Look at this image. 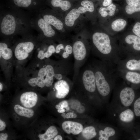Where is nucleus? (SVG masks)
<instances>
[{
  "instance_id": "40",
  "label": "nucleus",
  "mask_w": 140,
  "mask_h": 140,
  "mask_svg": "<svg viewBox=\"0 0 140 140\" xmlns=\"http://www.w3.org/2000/svg\"><path fill=\"white\" fill-rule=\"evenodd\" d=\"M112 0H103L102 2L103 7H106L112 3Z\"/></svg>"
},
{
  "instance_id": "19",
  "label": "nucleus",
  "mask_w": 140,
  "mask_h": 140,
  "mask_svg": "<svg viewBox=\"0 0 140 140\" xmlns=\"http://www.w3.org/2000/svg\"><path fill=\"white\" fill-rule=\"evenodd\" d=\"M121 6V14L128 19L135 13L140 12V2L130 5L123 4Z\"/></svg>"
},
{
  "instance_id": "15",
  "label": "nucleus",
  "mask_w": 140,
  "mask_h": 140,
  "mask_svg": "<svg viewBox=\"0 0 140 140\" xmlns=\"http://www.w3.org/2000/svg\"><path fill=\"white\" fill-rule=\"evenodd\" d=\"M135 97L134 91L131 87H125L120 92V97L121 103L125 107L129 106L132 104Z\"/></svg>"
},
{
  "instance_id": "2",
  "label": "nucleus",
  "mask_w": 140,
  "mask_h": 140,
  "mask_svg": "<svg viewBox=\"0 0 140 140\" xmlns=\"http://www.w3.org/2000/svg\"><path fill=\"white\" fill-rule=\"evenodd\" d=\"M91 40L94 54L100 60L116 67L121 59L116 37L110 35L103 28L102 31L92 34Z\"/></svg>"
},
{
  "instance_id": "41",
  "label": "nucleus",
  "mask_w": 140,
  "mask_h": 140,
  "mask_svg": "<svg viewBox=\"0 0 140 140\" xmlns=\"http://www.w3.org/2000/svg\"><path fill=\"white\" fill-rule=\"evenodd\" d=\"M65 76L63 74L61 73H58L55 74L54 75V77L58 80H60L62 79Z\"/></svg>"
},
{
  "instance_id": "47",
  "label": "nucleus",
  "mask_w": 140,
  "mask_h": 140,
  "mask_svg": "<svg viewBox=\"0 0 140 140\" xmlns=\"http://www.w3.org/2000/svg\"><path fill=\"white\" fill-rule=\"evenodd\" d=\"M62 57L64 59H66L68 57L69 55L64 52L62 54Z\"/></svg>"
},
{
  "instance_id": "13",
  "label": "nucleus",
  "mask_w": 140,
  "mask_h": 140,
  "mask_svg": "<svg viewBox=\"0 0 140 140\" xmlns=\"http://www.w3.org/2000/svg\"><path fill=\"white\" fill-rule=\"evenodd\" d=\"M116 70L118 76L128 82L134 84L140 83V74L138 73L124 69Z\"/></svg>"
},
{
  "instance_id": "4",
  "label": "nucleus",
  "mask_w": 140,
  "mask_h": 140,
  "mask_svg": "<svg viewBox=\"0 0 140 140\" xmlns=\"http://www.w3.org/2000/svg\"><path fill=\"white\" fill-rule=\"evenodd\" d=\"M118 45L121 59L134 57L140 52V37L128 29L115 36Z\"/></svg>"
},
{
  "instance_id": "49",
  "label": "nucleus",
  "mask_w": 140,
  "mask_h": 140,
  "mask_svg": "<svg viewBox=\"0 0 140 140\" xmlns=\"http://www.w3.org/2000/svg\"><path fill=\"white\" fill-rule=\"evenodd\" d=\"M66 111L65 110L64 108H60L57 109V111L60 113H63L65 112Z\"/></svg>"
},
{
  "instance_id": "10",
  "label": "nucleus",
  "mask_w": 140,
  "mask_h": 140,
  "mask_svg": "<svg viewBox=\"0 0 140 140\" xmlns=\"http://www.w3.org/2000/svg\"><path fill=\"white\" fill-rule=\"evenodd\" d=\"M121 5L114 3L107 7H100L98 11L102 18V24L107 22L116 16L121 14Z\"/></svg>"
},
{
  "instance_id": "29",
  "label": "nucleus",
  "mask_w": 140,
  "mask_h": 140,
  "mask_svg": "<svg viewBox=\"0 0 140 140\" xmlns=\"http://www.w3.org/2000/svg\"><path fill=\"white\" fill-rule=\"evenodd\" d=\"M134 114L133 111L130 109H127L121 113L119 118L122 121L125 122H129L134 119Z\"/></svg>"
},
{
  "instance_id": "12",
  "label": "nucleus",
  "mask_w": 140,
  "mask_h": 140,
  "mask_svg": "<svg viewBox=\"0 0 140 140\" xmlns=\"http://www.w3.org/2000/svg\"><path fill=\"white\" fill-rule=\"evenodd\" d=\"M116 67L117 69L140 71V59H137L132 57L121 59Z\"/></svg>"
},
{
  "instance_id": "50",
  "label": "nucleus",
  "mask_w": 140,
  "mask_h": 140,
  "mask_svg": "<svg viewBox=\"0 0 140 140\" xmlns=\"http://www.w3.org/2000/svg\"><path fill=\"white\" fill-rule=\"evenodd\" d=\"M3 88V86L2 83L0 82V91H1Z\"/></svg>"
},
{
  "instance_id": "52",
  "label": "nucleus",
  "mask_w": 140,
  "mask_h": 140,
  "mask_svg": "<svg viewBox=\"0 0 140 140\" xmlns=\"http://www.w3.org/2000/svg\"><path fill=\"white\" fill-rule=\"evenodd\" d=\"M138 140H140V139H138Z\"/></svg>"
},
{
  "instance_id": "44",
  "label": "nucleus",
  "mask_w": 140,
  "mask_h": 140,
  "mask_svg": "<svg viewBox=\"0 0 140 140\" xmlns=\"http://www.w3.org/2000/svg\"><path fill=\"white\" fill-rule=\"evenodd\" d=\"M55 50L54 46L53 45H50L47 49V50L52 53H54L55 52Z\"/></svg>"
},
{
  "instance_id": "3",
  "label": "nucleus",
  "mask_w": 140,
  "mask_h": 140,
  "mask_svg": "<svg viewBox=\"0 0 140 140\" xmlns=\"http://www.w3.org/2000/svg\"><path fill=\"white\" fill-rule=\"evenodd\" d=\"M91 65L94 73L97 91L102 96L108 95L111 90L110 82L118 76L115 66L100 60L94 62Z\"/></svg>"
},
{
  "instance_id": "35",
  "label": "nucleus",
  "mask_w": 140,
  "mask_h": 140,
  "mask_svg": "<svg viewBox=\"0 0 140 140\" xmlns=\"http://www.w3.org/2000/svg\"><path fill=\"white\" fill-rule=\"evenodd\" d=\"M29 84L31 86L33 87H35L37 85V78H33L30 79L28 81Z\"/></svg>"
},
{
  "instance_id": "28",
  "label": "nucleus",
  "mask_w": 140,
  "mask_h": 140,
  "mask_svg": "<svg viewBox=\"0 0 140 140\" xmlns=\"http://www.w3.org/2000/svg\"><path fill=\"white\" fill-rule=\"evenodd\" d=\"M83 137L87 140L90 139L96 135L95 128L93 126H88L83 129L82 132Z\"/></svg>"
},
{
  "instance_id": "33",
  "label": "nucleus",
  "mask_w": 140,
  "mask_h": 140,
  "mask_svg": "<svg viewBox=\"0 0 140 140\" xmlns=\"http://www.w3.org/2000/svg\"><path fill=\"white\" fill-rule=\"evenodd\" d=\"M55 108L57 109L60 108H65L67 110H69V109L68 102L66 101H63L60 102L58 104L55 105Z\"/></svg>"
},
{
  "instance_id": "31",
  "label": "nucleus",
  "mask_w": 140,
  "mask_h": 140,
  "mask_svg": "<svg viewBox=\"0 0 140 140\" xmlns=\"http://www.w3.org/2000/svg\"><path fill=\"white\" fill-rule=\"evenodd\" d=\"M130 30L135 35L140 37V22H136Z\"/></svg>"
},
{
  "instance_id": "7",
  "label": "nucleus",
  "mask_w": 140,
  "mask_h": 140,
  "mask_svg": "<svg viewBox=\"0 0 140 140\" xmlns=\"http://www.w3.org/2000/svg\"><path fill=\"white\" fill-rule=\"evenodd\" d=\"M73 50L74 59V68L75 75L87 60L89 55V52L84 43L80 41H76L74 43Z\"/></svg>"
},
{
  "instance_id": "26",
  "label": "nucleus",
  "mask_w": 140,
  "mask_h": 140,
  "mask_svg": "<svg viewBox=\"0 0 140 140\" xmlns=\"http://www.w3.org/2000/svg\"><path fill=\"white\" fill-rule=\"evenodd\" d=\"M13 53L11 49L8 48L5 43H0V58L1 57L5 60H9L12 56Z\"/></svg>"
},
{
  "instance_id": "46",
  "label": "nucleus",
  "mask_w": 140,
  "mask_h": 140,
  "mask_svg": "<svg viewBox=\"0 0 140 140\" xmlns=\"http://www.w3.org/2000/svg\"><path fill=\"white\" fill-rule=\"evenodd\" d=\"M53 53L48 51L47 50V51L45 52V58H48L52 55Z\"/></svg>"
},
{
  "instance_id": "23",
  "label": "nucleus",
  "mask_w": 140,
  "mask_h": 140,
  "mask_svg": "<svg viewBox=\"0 0 140 140\" xmlns=\"http://www.w3.org/2000/svg\"><path fill=\"white\" fill-rule=\"evenodd\" d=\"M82 6L79 7L78 10L80 13H83L87 12L92 13L95 9L94 3L91 1L84 0L81 2Z\"/></svg>"
},
{
  "instance_id": "34",
  "label": "nucleus",
  "mask_w": 140,
  "mask_h": 140,
  "mask_svg": "<svg viewBox=\"0 0 140 140\" xmlns=\"http://www.w3.org/2000/svg\"><path fill=\"white\" fill-rule=\"evenodd\" d=\"M64 52L69 55L73 53V47L69 45H67L65 48Z\"/></svg>"
},
{
  "instance_id": "39",
  "label": "nucleus",
  "mask_w": 140,
  "mask_h": 140,
  "mask_svg": "<svg viewBox=\"0 0 140 140\" xmlns=\"http://www.w3.org/2000/svg\"><path fill=\"white\" fill-rule=\"evenodd\" d=\"M64 46L62 44H60L56 46L55 52L57 53H59L61 51V50L64 49Z\"/></svg>"
},
{
  "instance_id": "20",
  "label": "nucleus",
  "mask_w": 140,
  "mask_h": 140,
  "mask_svg": "<svg viewBox=\"0 0 140 140\" xmlns=\"http://www.w3.org/2000/svg\"><path fill=\"white\" fill-rule=\"evenodd\" d=\"M46 3L49 4L53 8H60L64 11L68 10L71 6L70 2L66 0H46Z\"/></svg>"
},
{
  "instance_id": "1",
  "label": "nucleus",
  "mask_w": 140,
  "mask_h": 140,
  "mask_svg": "<svg viewBox=\"0 0 140 140\" xmlns=\"http://www.w3.org/2000/svg\"><path fill=\"white\" fill-rule=\"evenodd\" d=\"M6 8L1 10V34L9 37L29 34L32 28L31 15L20 10Z\"/></svg>"
},
{
  "instance_id": "48",
  "label": "nucleus",
  "mask_w": 140,
  "mask_h": 140,
  "mask_svg": "<svg viewBox=\"0 0 140 140\" xmlns=\"http://www.w3.org/2000/svg\"><path fill=\"white\" fill-rule=\"evenodd\" d=\"M62 137L60 135H57L54 138V140H62Z\"/></svg>"
},
{
  "instance_id": "16",
  "label": "nucleus",
  "mask_w": 140,
  "mask_h": 140,
  "mask_svg": "<svg viewBox=\"0 0 140 140\" xmlns=\"http://www.w3.org/2000/svg\"><path fill=\"white\" fill-rule=\"evenodd\" d=\"M64 131L68 134L77 135L81 132L83 129L82 125L80 123L75 122L66 121L62 124Z\"/></svg>"
},
{
  "instance_id": "27",
  "label": "nucleus",
  "mask_w": 140,
  "mask_h": 140,
  "mask_svg": "<svg viewBox=\"0 0 140 140\" xmlns=\"http://www.w3.org/2000/svg\"><path fill=\"white\" fill-rule=\"evenodd\" d=\"M115 133L114 129L110 127L105 128L104 130H100L99 132V140H108L109 137L114 136Z\"/></svg>"
},
{
  "instance_id": "5",
  "label": "nucleus",
  "mask_w": 140,
  "mask_h": 140,
  "mask_svg": "<svg viewBox=\"0 0 140 140\" xmlns=\"http://www.w3.org/2000/svg\"><path fill=\"white\" fill-rule=\"evenodd\" d=\"M46 0H6V8L18 10L31 16L44 9Z\"/></svg>"
},
{
  "instance_id": "22",
  "label": "nucleus",
  "mask_w": 140,
  "mask_h": 140,
  "mask_svg": "<svg viewBox=\"0 0 140 140\" xmlns=\"http://www.w3.org/2000/svg\"><path fill=\"white\" fill-rule=\"evenodd\" d=\"M46 75L45 78V86L48 87H51L53 82V77L55 74L53 67L51 65H48L45 67Z\"/></svg>"
},
{
  "instance_id": "6",
  "label": "nucleus",
  "mask_w": 140,
  "mask_h": 140,
  "mask_svg": "<svg viewBox=\"0 0 140 140\" xmlns=\"http://www.w3.org/2000/svg\"><path fill=\"white\" fill-rule=\"evenodd\" d=\"M128 25L129 19L121 14L102 24V26L108 34L115 36L127 29Z\"/></svg>"
},
{
  "instance_id": "8",
  "label": "nucleus",
  "mask_w": 140,
  "mask_h": 140,
  "mask_svg": "<svg viewBox=\"0 0 140 140\" xmlns=\"http://www.w3.org/2000/svg\"><path fill=\"white\" fill-rule=\"evenodd\" d=\"M31 24L32 28L40 34L48 38L53 37L55 35V31L51 25L46 22L39 13L35 14L34 17L31 18Z\"/></svg>"
},
{
  "instance_id": "45",
  "label": "nucleus",
  "mask_w": 140,
  "mask_h": 140,
  "mask_svg": "<svg viewBox=\"0 0 140 140\" xmlns=\"http://www.w3.org/2000/svg\"><path fill=\"white\" fill-rule=\"evenodd\" d=\"M77 111L80 113H83L85 110V108L82 106H80L76 109Z\"/></svg>"
},
{
  "instance_id": "37",
  "label": "nucleus",
  "mask_w": 140,
  "mask_h": 140,
  "mask_svg": "<svg viewBox=\"0 0 140 140\" xmlns=\"http://www.w3.org/2000/svg\"><path fill=\"white\" fill-rule=\"evenodd\" d=\"M76 115L73 113L69 112L66 114L65 118H75L77 117Z\"/></svg>"
},
{
  "instance_id": "43",
  "label": "nucleus",
  "mask_w": 140,
  "mask_h": 140,
  "mask_svg": "<svg viewBox=\"0 0 140 140\" xmlns=\"http://www.w3.org/2000/svg\"><path fill=\"white\" fill-rule=\"evenodd\" d=\"M8 137V135L6 133H1L0 134V140H6Z\"/></svg>"
},
{
  "instance_id": "51",
  "label": "nucleus",
  "mask_w": 140,
  "mask_h": 140,
  "mask_svg": "<svg viewBox=\"0 0 140 140\" xmlns=\"http://www.w3.org/2000/svg\"><path fill=\"white\" fill-rule=\"evenodd\" d=\"M66 114L65 113H63L61 115V116L63 117L64 118H65V115Z\"/></svg>"
},
{
  "instance_id": "30",
  "label": "nucleus",
  "mask_w": 140,
  "mask_h": 140,
  "mask_svg": "<svg viewBox=\"0 0 140 140\" xmlns=\"http://www.w3.org/2000/svg\"><path fill=\"white\" fill-rule=\"evenodd\" d=\"M46 75L45 67L41 68L39 71L37 78V85L41 88L45 86L44 77Z\"/></svg>"
},
{
  "instance_id": "42",
  "label": "nucleus",
  "mask_w": 140,
  "mask_h": 140,
  "mask_svg": "<svg viewBox=\"0 0 140 140\" xmlns=\"http://www.w3.org/2000/svg\"><path fill=\"white\" fill-rule=\"evenodd\" d=\"M6 124L5 123L2 121L1 119H0V131H2L4 130L5 128Z\"/></svg>"
},
{
  "instance_id": "17",
  "label": "nucleus",
  "mask_w": 140,
  "mask_h": 140,
  "mask_svg": "<svg viewBox=\"0 0 140 140\" xmlns=\"http://www.w3.org/2000/svg\"><path fill=\"white\" fill-rule=\"evenodd\" d=\"M56 90V97L58 99H62L65 97L68 94L70 90V87L66 80L61 79L57 82L54 85Z\"/></svg>"
},
{
  "instance_id": "11",
  "label": "nucleus",
  "mask_w": 140,
  "mask_h": 140,
  "mask_svg": "<svg viewBox=\"0 0 140 140\" xmlns=\"http://www.w3.org/2000/svg\"><path fill=\"white\" fill-rule=\"evenodd\" d=\"M33 43L30 41L21 42L18 43L15 50V55L18 60H24L28 57L34 48Z\"/></svg>"
},
{
  "instance_id": "38",
  "label": "nucleus",
  "mask_w": 140,
  "mask_h": 140,
  "mask_svg": "<svg viewBox=\"0 0 140 140\" xmlns=\"http://www.w3.org/2000/svg\"><path fill=\"white\" fill-rule=\"evenodd\" d=\"M44 51L42 50H40L39 51L38 54V58L40 60H43L45 58Z\"/></svg>"
},
{
  "instance_id": "25",
  "label": "nucleus",
  "mask_w": 140,
  "mask_h": 140,
  "mask_svg": "<svg viewBox=\"0 0 140 140\" xmlns=\"http://www.w3.org/2000/svg\"><path fill=\"white\" fill-rule=\"evenodd\" d=\"M14 109L17 114L21 116L31 118L34 115V111L33 110L24 108L18 104L16 105Z\"/></svg>"
},
{
  "instance_id": "32",
  "label": "nucleus",
  "mask_w": 140,
  "mask_h": 140,
  "mask_svg": "<svg viewBox=\"0 0 140 140\" xmlns=\"http://www.w3.org/2000/svg\"><path fill=\"white\" fill-rule=\"evenodd\" d=\"M134 109L135 115L137 116H140V97L135 102L134 105Z\"/></svg>"
},
{
  "instance_id": "9",
  "label": "nucleus",
  "mask_w": 140,
  "mask_h": 140,
  "mask_svg": "<svg viewBox=\"0 0 140 140\" xmlns=\"http://www.w3.org/2000/svg\"><path fill=\"white\" fill-rule=\"evenodd\" d=\"M80 77L85 89L91 93L94 92L97 89L95 81L94 73L91 65H89L84 68L81 71L78 72L75 75Z\"/></svg>"
},
{
  "instance_id": "36",
  "label": "nucleus",
  "mask_w": 140,
  "mask_h": 140,
  "mask_svg": "<svg viewBox=\"0 0 140 140\" xmlns=\"http://www.w3.org/2000/svg\"><path fill=\"white\" fill-rule=\"evenodd\" d=\"M123 4L130 5L140 2V0H123Z\"/></svg>"
},
{
  "instance_id": "14",
  "label": "nucleus",
  "mask_w": 140,
  "mask_h": 140,
  "mask_svg": "<svg viewBox=\"0 0 140 140\" xmlns=\"http://www.w3.org/2000/svg\"><path fill=\"white\" fill-rule=\"evenodd\" d=\"M38 99V95L33 92H28L23 93L20 98V101L24 107L30 108L36 104Z\"/></svg>"
},
{
  "instance_id": "24",
  "label": "nucleus",
  "mask_w": 140,
  "mask_h": 140,
  "mask_svg": "<svg viewBox=\"0 0 140 140\" xmlns=\"http://www.w3.org/2000/svg\"><path fill=\"white\" fill-rule=\"evenodd\" d=\"M58 134L56 128L53 126H50L45 133L40 134L38 137L40 140H49L54 138Z\"/></svg>"
},
{
  "instance_id": "18",
  "label": "nucleus",
  "mask_w": 140,
  "mask_h": 140,
  "mask_svg": "<svg viewBox=\"0 0 140 140\" xmlns=\"http://www.w3.org/2000/svg\"><path fill=\"white\" fill-rule=\"evenodd\" d=\"M47 23L58 30H62L64 25L62 21L52 15L45 13L42 10L39 13Z\"/></svg>"
},
{
  "instance_id": "21",
  "label": "nucleus",
  "mask_w": 140,
  "mask_h": 140,
  "mask_svg": "<svg viewBox=\"0 0 140 140\" xmlns=\"http://www.w3.org/2000/svg\"><path fill=\"white\" fill-rule=\"evenodd\" d=\"M80 13L78 9H73L67 14L65 18V24L69 27L73 26L75 20L78 18Z\"/></svg>"
}]
</instances>
